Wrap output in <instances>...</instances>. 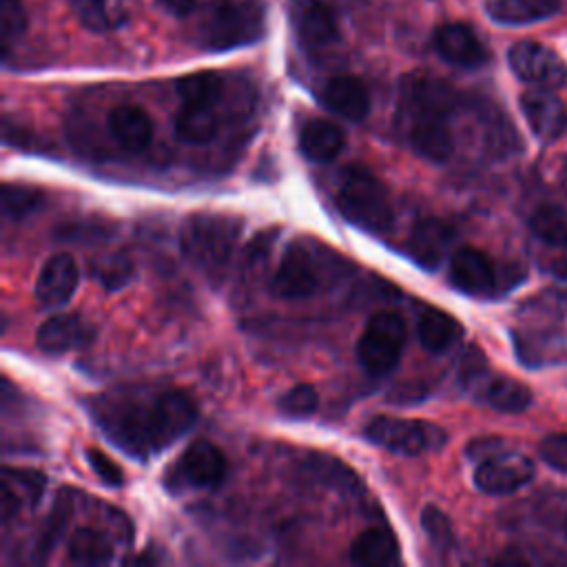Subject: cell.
I'll return each mask as SVG.
<instances>
[{"label":"cell","instance_id":"f35d334b","mask_svg":"<svg viewBox=\"0 0 567 567\" xmlns=\"http://www.w3.org/2000/svg\"><path fill=\"white\" fill-rule=\"evenodd\" d=\"M538 454L556 472L567 474V434H549L540 441Z\"/></svg>","mask_w":567,"mask_h":567},{"label":"cell","instance_id":"d6a6232c","mask_svg":"<svg viewBox=\"0 0 567 567\" xmlns=\"http://www.w3.org/2000/svg\"><path fill=\"white\" fill-rule=\"evenodd\" d=\"M277 408L288 419H308L319 408V394L312 385L299 383L292 385L284 396H279Z\"/></svg>","mask_w":567,"mask_h":567},{"label":"cell","instance_id":"f1b7e54d","mask_svg":"<svg viewBox=\"0 0 567 567\" xmlns=\"http://www.w3.org/2000/svg\"><path fill=\"white\" fill-rule=\"evenodd\" d=\"M69 558L75 565H106L113 558V547L102 532L78 527L69 540Z\"/></svg>","mask_w":567,"mask_h":567},{"label":"cell","instance_id":"83f0119b","mask_svg":"<svg viewBox=\"0 0 567 567\" xmlns=\"http://www.w3.org/2000/svg\"><path fill=\"white\" fill-rule=\"evenodd\" d=\"M177 95L182 104L219 106L224 97V80L215 71H197L177 80Z\"/></svg>","mask_w":567,"mask_h":567},{"label":"cell","instance_id":"4dcf8cb0","mask_svg":"<svg viewBox=\"0 0 567 567\" xmlns=\"http://www.w3.org/2000/svg\"><path fill=\"white\" fill-rule=\"evenodd\" d=\"M532 233L547 246L567 250V219L554 206H540L529 217Z\"/></svg>","mask_w":567,"mask_h":567},{"label":"cell","instance_id":"7bdbcfd3","mask_svg":"<svg viewBox=\"0 0 567 567\" xmlns=\"http://www.w3.org/2000/svg\"><path fill=\"white\" fill-rule=\"evenodd\" d=\"M560 514H563V516H560V520H558V532H560L563 538L567 540V507H563Z\"/></svg>","mask_w":567,"mask_h":567},{"label":"cell","instance_id":"52a82bcc","mask_svg":"<svg viewBox=\"0 0 567 567\" xmlns=\"http://www.w3.org/2000/svg\"><path fill=\"white\" fill-rule=\"evenodd\" d=\"M405 348V323L396 312L372 315L357 341V359L370 374L390 372Z\"/></svg>","mask_w":567,"mask_h":567},{"label":"cell","instance_id":"30bf717a","mask_svg":"<svg viewBox=\"0 0 567 567\" xmlns=\"http://www.w3.org/2000/svg\"><path fill=\"white\" fill-rule=\"evenodd\" d=\"M321 286L317 259L306 244L299 239L288 244L281 264L270 281V292L277 299H306L312 297Z\"/></svg>","mask_w":567,"mask_h":567},{"label":"cell","instance_id":"60d3db41","mask_svg":"<svg viewBox=\"0 0 567 567\" xmlns=\"http://www.w3.org/2000/svg\"><path fill=\"white\" fill-rule=\"evenodd\" d=\"M501 450H505L501 439H478V441H472V443H470L467 454H470L472 458H476V461H483V458H487V456H492V454H496V452H501Z\"/></svg>","mask_w":567,"mask_h":567},{"label":"cell","instance_id":"7402d4cb","mask_svg":"<svg viewBox=\"0 0 567 567\" xmlns=\"http://www.w3.org/2000/svg\"><path fill=\"white\" fill-rule=\"evenodd\" d=\"M346 146V135L339 124L330 120H310L299 135V148L306 159L317 164L332 162Z\"/></svg>","mask_w":567,"mask_h":567},{"label":"cell","instance_id":"d4e9b609","mask_svg":"<svg viewBox=\"0 0 567 567\" xmlns=\"http://www.w3.org/2000/svg\"><path fill=\"white\" fill-rule=\"evenodd\" d=\"M221 126L219 106L182 104L175 113V135L184 144H208Z\"/></svg>","mask_w":567,"mask_h":567},{"label":"cell","instance_id":"5bb4252c","mask_svg":"<svg viewBox=\"0 0 567 567\" xmlns=\"http://www.w3.org/2000/svg\"><path fill=\"white\" fill-rule=\"evenodd\" d=\"M78 281L80 272L73 257L66 252H58L49 257L40 268L33 297L40 308H60L73 297Z\"/></svg>","mask_w":567,"mask_h":567},{"label":"cell","instance_id":"e575fe53","mask_svg":"<svg viewBox=\"0 0 567 567\" xmlns=\"http://www.w3.org/2000/svg\"><path fill=\"white\" fill-rule=\"evenodd\" d=\"M2 478L9 481L18 494L22 496V501L27 505H38L42 492H44V485H47V478L42 472L38 470H22V467H4L2 470Z\"/></svg>","mask_w":567,"mask_h":567},{"label":"cell","instance_id":"8992f818","mask_svg":"<svg viewBox=\"0 0 567 567\" xmlns=\"http://www.w3.org/2000/svg\"><path fill=\"white\" fill-rule=\"evenodd\" d=\"M363 436L394 454L403 456H416L432 450H439L445 445V430L430 421L419 419H401V416H374L365 423Z\"/></svg>","mask_w":567,"mask_h":567},{"label":"cell","instance_id":"cb8c5ba5","mask_svg":"<svg viewBox=\"0 0 567 567\" xmlns=\"http://www.w3.org/2000/svg\"><path fill=\"white\" fill-rule=\"evenodd\" d=\"M560 11L558 0H485V13L498 24H532Z\"/></svg>","mask_w":567,"mask_h":567},{"label":"cell","instance_id":"74e56055","mask_svg":"<svg viewBox=\"0 0 567 567\" xmlns=\"http://www.w3.org/2000/svg\"><path fill=\"white\" fill-rule=\"evenodd\" d=\"M86 461H89L91 470L100 476V481H102L104 485L120 487V485L124 483V472H122L120 465H117L113 458H109L102 450L89 447V450H86Z\"/></svg>","mask_w":567,"mask_h":567},{"label":"cell","instance_id":"d6986e66","mask_svg":"<svg viewBox=\"0 0 567 567\" xmlns=\"http://www.w3.org/2000/svg\"><path fill=\"white\" fill-rule=\"evenodd\" d=\"M321 102L328 111L350 122L363 120L370 111V93L354 75L330 78L321 89Z\"/></svg>","mask_w":567,"mask_h":567},{"label":"cell","instance_id":"7c38bea8","mask_svg":"<svg viewBox=\"0 0 567 567\" xmlns=\"http://www.w3.org/2000/svg\"><path fill=\"white\" fill-rule=\"evenodd\" d=\"M520 111L540 142H556L567 131V106L551 89H529L520 95Z\"/></svg>","mask_w":567,"mask_h":567},{"label":"cell","instance_id":"1f68e13d","mask_svg":"<svg viewBox=\"0 0 567 567\" xmlns=\"http://www.w3.org/2000/svg\"><path fill=\"white\" fill-rule=\"evenodd\" d=\"M42 199H44V195L33 186L4 184L2 186V215L7 219H22V217L31 215L42 204Z\"/></svg>","mask_w":567,"mask_h":567},{"label":"cell","instance_id":"8fae6325","mask_svg":"<svg viewBox=\"0 0 567 567\" xmlns=\"http://www.w3.org/2000/svg\"><path fill=\"white\" fill-rule=\"evenodd\" d=\"M534 478V463L516 452H496L483 458L474 472V483L481 492L503 496L520 489Z\"/></svg>","mask_w":567,"mask_h":567},{"label":"cell","instance_id":"ac0fdd59","mask_svg":"<svg viewBox=\"0 0 567 567\" xmlns=\"http://www.w3.org/2000/svg\"><path fill=\"white\" fill-rule=\"evenodd\" d=\"M93 339V328L80 315H53L35 332V343L47 354L84 348Z\"/></svg>","mask_w":567,"mask_h":567},{"label":"cell","instance_id":"4fadbf2b","mask_svg":"<svg viewBox=\"0 0 567 567\" xmlns=\"http://www.w3.org/2000/svg\"><path fill=\"white\" fill-rule=\"evenodd\" d=\"M290 18L297 38L308 49L330 47L339 38L337 13L326 0H295Z\"/></svg>","mask_w":567,"mask_h":567},{"label":"cell","instance_id":"d590c367","mask_svg":"<svg viewBox=\"0 0 567 567\" xmlns=\"http://www.w3.org/2000/svg\"><path fill=\"white\" fill-rule=\"evenodd\" d=\"M27 29V13L20 0H0V38L4 51L18 40Z\"/></svg>","mask_w":567,"mask_h":567},{"label":"cell","instance_id":"44dd1931","mask_svg":"<svg viewBox=\"0 0 567 567\" xmlns=\"http://www.w3.org/2000/svg\"><path fill=\"white\" fill-rule=\"evenodd\" d=\"M463 334V326L447 312L434 308V306H423L416 317V337L421 346L432 352L441 354L450 350L452 346L458 343Z\"/></svg>","mask_w":567,"mask_h":567},{"label":"cell","instance_id":"ab89813d","mask_svg":"<svg viewBox=\"0 0 567 567\" xmlns=\"http://www.w3.org/2000/svg\"><path fill=\"white\" fill-rule=\"evenodd\" d=\"M22 503L24 501L18 494V489L9 481L2 478V483H0V516H2V523H9L18 514Z\"/></svg>","mask_w":567,"mask_h":567},{"label":"cell","instance_id":"6da1fadb","mask_svg":"<svg viewBox=\"0 0 567 567\" xmlns=\"http://www.w3.org/2000/svg\"><path fill=\"white\" fill-rule=\"evenodd\" d=\"M91 412L120 450L146 461L193 427L197 403L184 390H122L97 399Z\"/></svg>","mask_w":567,"mask_h":567},{"label":"cell","instance_id":"484cf974","mask_svg":"<svg viewBox=\"0 0 567 567\" xmlns=\"http://www.w3.org/2000/svg\"><path fill=\"white\" fill-rule=\"evenodd\" d=\"M71 9L82 27L95 33L115 31L128 20L124 0H71Z\"/></svg>","mask_w":567,"mask_h":567},{"label":"cell","instance_id":"f546056e","mask_svg":"<svg viewBox=\"0 0 567 567\" xmlns=\"http://www.w3.org/2000/svg\"><path fill=\"white\" fill-rule=\"evenodd\" d=\"M91 275L106 288V290H117L124 288L133 275L135 266L124 252H109L91 261Z\"/></svg>","mask_w":567,"mask_h":567},{"label":"cell","instance_id":"277c9868","mask_svg":"<svg viewBox=\"0 0 567 567\" xmlns=\"http://www.w3.org/2000/svg\"><path fill=\"white\" fill-rule=\"evenodd\" d=\"M341 215L368 233H385L394 224V210L385 184L365 166H346L337 186Z\"/></svg>","mask_w":567,"mask_h":567},{"label":"cell","instance_id":"9a60e30c","mask_svg":"<svg viewBox=\"0 0 567 567\" xmlns=\"http://www.w3.org/2000/svg\"><path fill=\"white\" fill-rule=\"evenodd\" d=\"M450 281L456 290L465 295L485 297L496 286L494 261L478 248H456L450 257Z\"/></svg>","mask_w":567,"mask_h":567},{"label":"cell","instance_id":"ba28073f","mask_svg":"<svg viewBox=\"0 0 567 567\" xmlns=\"http://www.w3.org/2000/svg\"><path fill=\"white\" fill-rule=\"evenodd\" d=\"M228 472V463L224 452L206 441H193L175 461V465L166 474V483L173 492L195 487V489H213L217 487Z\"/></svg>","mask_w":567,"mask_h":567},{"label":"cell","instance_id":"2e32d148","mask_svg":"<svg viewBox=\"0 0 567 567\" xmlns=\"http://www.w3.org/2000/svg\"><path fill=\"white\" fill-rule=\"evenodd\" d=\"M436 53L461 69H476L487 62V49L481 38L463 22H447L434 33Z\"/></svg>","mask_w":567,"mask_h":567},{"label":"cell","instance_id":"ffe728a7","mask_svg":"<svg viewBox=\"0 0 567 567\" xmlns=\"http://www.w3.org/2000/svg\"><path fill=\"white\" fill-rule=\"evenodd\" d=\"M109 131L113 140L128 153L144 151L153 140V122L144 109L120 104L109 113Z\"/></svg>","mask_w":567,"mask_h":567},{"label":"cell","instance_id":"e0dca14e","mask_svg":"<svg viewBox=\"0 0 567 567\" xmlns=\"http://www.w3.org/2000/svg\"><path fill=\"white\" fill-rule=\"evenodd\" d=\"M452 239L454 230L445 221L427 217L414 224L408 239V252L416 266L425 270H436L447 255Z\"/></svg>","mask_w":567,"mask_h":567},{"label":"cell","instance_id":"ee69618b","mask_svg":"<svg viewBox=\"0 0 567 567\" xmlns=\"http://www.w3.org/2000/svg\"><path fill=\"white\" fill-rule=\"evenodd\" d=\"M563 182H565V186H567V159H565V166H563Z\"/></svg>","mask_w":567,"mask_h":567},{"label":"cell","instance_id":"603a6c76","mask_svg":"<svg viewBox=\"0 0 567 567\" xmlns=\"http://www.w3.org/2000/svg\"><path fill=\"white\" fill-rule=\"evenodd\" d=\"M350 560L361 567L392 565L399 560V540L388 527H368L350 545Z\"/></svg>","mask_w":567,"mask_h":567},{"label":"cell","instance_id":"3957f363","mask_svg":"<svg viewBox=\"0 0 567 567\" xmlns=\"http://www.w3.org/2000/svg\"><path fill=\"white\" fill-rule=\"evenodd\" d=\"M241 235V219L226 213H195L184 219L179 246L184 257L210 277H217L230 261Z\"/></svg>","mask_w":567,"mask_h":567},{"label":"cell","instance_id":"5b68a950","mask_svg":"<svg viewBox=\"0 0 567 567\" xmlns=\"http://www.w3.org/2000/svg\"><path fill=\"white\" fill-rule=\"evenodd\" d=\"M264 33V11L255 0H221L208 13L202 40L208 49H235L259 40Z\"/></svg>","mask_w":567,"mask_h":567},{"label":"cell","instance_id":"7a4b0ae2","mask_svg":"<svg viewBox=\"0 0 567 567\" xmlns=\"http://www.w3.org/2000/svg\"><path fill=\"white\" fill-rule=\"evenodd\" d=\"M403 106L412 151L434 164L447 162L454 151V137L447 124V115L454 109L452 89L434 78L410 75L403 80Z\"/></svg>","mask_w":567,"mask_h":567},{"label":"cell","instance_id":"4316f807","mask_svg":"<svg viewBox=\"0 0 567 567\" xmlns=\"http://www.w3.org/2000/svg\"><path fill=\"white\" fill-rule=\"evenodd\" d=\"M481 399L498 410V412H523L529 408L532 403V392L525 383L509 379V377H494L489 379L483 390H481Z\"/></svg>","mask_w":567,"mask_h":567},{"label":"cell","instance_id":"836d02e7","mask_svg":"<svg viewBox=\"0 0 567 567\" xmlns=\"http://www.w3.org/2000/svg\"><path fill=\"white\" fill-rule=\"evenodd\" d=\"M421 527L425 532V536L430 538V543L434 547H439L441 551L450 549L454 545V529L452 523L447 518V514L443 509H439L436 505H425L421 512Z\"/></svg>","mask_w":567,"mask_h":567},{"label":"cell","instance_id":"b9f144b4","mask_svg":"<svg viewBox=\"0 0 567 567\" xmlns=\"http://www.w3.org/2000/svg\"><path fill=\"white\" fill-rule=\"evenodd\" d=\"M168 13H173V16H186V13H190L193 11V7H195V2L197 0H157Z\"/></svg>","mask_w":567,"mask_h":567},{"label":"cell","instance_id":"8d00e7d4","mask_svg":"<svg viewBox=\"0 0 567 567\" xmlns=\"http://www.w3.org/2000/svg\"><path fill=\"white\" fill-rule=\"evenodd\" d=\"M69 512H71L69 498L64 494H60V498H58L55 507L51 509V516H49V520H47V525L42 529V538H40V545H38V551H40L42 558L51 551V547L62 536V532L66 527V520H69Z\"/></svg>","mask_w":567,"mask_h":567},{"label":"cell","instance_id":"9c48e42d","mask_svg":"<svg viewBox=\"0 0 567 567\" xmlns=\"http://www.w3.org/2000/svg\"><path fill=\"white\" fill-rule=\"evenodd\" d=\"M507 62L514 75L532 86L554 91L567 84V64L554 49L540 42H516L507 53Z\"/></svg>","mask_w":567,"mask_h":567}]
</instances>
